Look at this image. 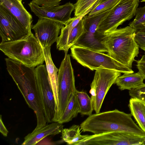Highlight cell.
I'll return each instance as SVG.
<instances>
[{"label": "cell", "instance_id": "obj_27", "mask_svg": "<svg viewBox=\"0 0 145 145\" xmlns=\"http://www.w3.org/2000/svg\"><path fill=\"white\" fill-rule=\"evenodd\" d=\"M129 93L132 97L145 101V84L129 90Z\"/></svg>", "mask_w": 145, "mask_h": 145}, {"label": "cell", "instance_id": "obj_11", "mask_svg": "<svg viewBox=\"0 0 145 145\" xmlns=\"http://www.w3.org/2000/svg\"><path fill=\"white\" fill-rule=\"evenodd\" d=\"M31 32L6 8L0 5V35L2 42L18 40Z\"/></svg>", "mask_w": 145, "mask_h": 145}, {"label": "cell", "instance_id": "obj_5", "mask_svg": "<svg viewBox=\"0 0 145 145\" xmlns=\"http://www.w3.org/2000/svg\"><path fill=\"white\" fill-rule=\"evenodd\" d=\"M71 50L73 59L91 70L105 69L123 73L134 72L131 68L118 61L108 54L75 45L71 47Z\"/></svg>", "mask_w": 145, "mask_h": 145}, {"label": "cell", "instance_id": "obj_17", "mask_svg": "<svg viewBox=\"0 0 145 145\" xmlns=\"http://www.w3.org/2000/svg\"><path fill=\"white\" fill-rule=\"evenodd\" d=\"M143 77L138 72L124 73L119 76L115 84L121 90H131L143 85Z\"/></svg>", "mask_w": 145, "mask_h": 145}, {"label": "cell", "instance_id": "obj_4", "mask_svg": "<svg viewBox=\"0 0 145 145\" xmlns=\"http://www.w3.org/2000/svg\"><path fill=\"white\" fill-rule=\"evenodd\" d=\"M0 50L8 57L29 67H35L45 61L43 48L32 32L16 40L1 42Z\"/></svg>", "mask_w": 145, "mask_h": 145}, {"label": "cell", "instance_id": "obj_25", "mask_svg": "<svg viewBox=\"0 0 145 145\" xmlns=\"http://www.w3.org/2000/svg\"><path fill=\"white\" fill-rule=\"evenodd\" d=\"M98 0H77L74 4V16H80L86 12Z\"/></svg>", "mask_w": 145, "mask_h": 145}, {"label": "cell", "instance_id": "obj_14", "mask_svg": "<svg viewBox=\"0 0 145 145\" xmlns=\"http://www.w3.org/2000/svg\"><path fill=\"white\" fill-rule=\"evenodd\" d=\"M22 0H0V5L6 8L27 29L31 31L32 16L24 7Z\"/></svg>", "mask_w": 145, "mask_h": 145}, {"label": "cell", "instance_id": "obj_30", "mask_svg": "<svg viewBox=\"0 0 145 145\" xmlns=\"http://www.w3.org/2000/svg\"><path fill=\"white\" fill-rule=\"evenodd\" d=\"M0 132L5 137L7 136L8 131L4 124L2 118V115L0 117Z\"/></svg>", "mask_w": 145, "mask_h": 145}, {"label": "cell", "instance_id": "obj_16", "mask_svg": "<svg viewBox=\"0 0 145 145\" xmlns=\"http://www.w3.org/2000/svg\"><path fill=\"white\" fill-rule=\"evenodd\" d=\"M63 125L58 122H54L37 129H35L24 138L22 145H35L45 137L56 135L61 132Z\"/></svg>", "mask_w": 145, "mask_h": 145}, {"label": "cell", "instance_id": "obj_7", "mask_svg": "<svg viewBox=\"0 0 145 145\" xmlns=\"http://www.w3.org/2000/svg\"><path fill=\"white\" fill-rule=\"evenodd\" d=\"M76 90L70 56L65 54L58 72V98L59 111L57 120L61 119L73 95Z\"/></svg>", "mask_w": 145, "mask_h": 145}, {"label": "cell", "instance_id": "obj_6", "mask_svg": "<svg viewBox=\"0 0 145 145\" xmlns=\"http://www.w3.org/2000/svg\"><path fill=\"white\" fill-rule=\"evenodd\" d=\"M139 3V0H120L100 22L97 29V34L103 37L132 19L135 15Z\"/></svg>", "mask_w": 145, "mask_h": 145}, {"label": "cell", "instance_id": "obj_18", "mask_svg": "<svg viewBox=\"0 0 145 145\" xmlns=\"http://www.w3.org/2000/svg\"><path fill=\"white\" fill-rule=\"evenodd\" d=\"M129 107L139 127L145 133V101L132 97L129 100Z\"/></svg>", "mask_w": 145, "mask_h": 145}, {"label": "cell", "instance_id": "obj_8", "mask_svg": "<svg viewBox=\"0 0 145 145\" xmlns=\"http://www.w3.org/2000/svg\"><path fill=\"white\" fill-rule=\"evenodd\" d=\"M121 72L111 69H100L96 70L89 92L96 113L100 112L105 97Z\"/></svg>", "mask_w": 145, "mask_h": 145}, {"label": "cell", "instance_id": "obj_29", "mask_svg": "<svg viewBox=\"0 0 145 145\" xmlns=\"http://www.w3.org/2000/svg\"><path fill=\"white\" fill-rule=\"evenodd\" d=\"M136 61V66L138 70L137 72L145 80V52L141 59Z\"/></svg>", "mask_w": 145, "mask_h": 145}, {"label": "cell", "instance_id": "obj_31", "mask_svg": "<svg viewBox=\"0 0 145 145\" xmlns=\"http://www.w3.org/2000/svg\"><path fill=\"white\" fill-rule=\"evenodd\" d=\"M141 2H145V0H142L141 1Z\"/></svg>", "mask_w": 145, "mask_h": 145}, {"label": "cell", "instance_id": "obj_13", "mask_svg": "<svg viewBox=\"0 0 145 145\" xmlns=\"http://www.w3.org/2000/svg\"><path fill=\"white\" fill-rule=\"evenodd\" d=\"M64 25L51 19L42 18L38 20L37 22L32 26L36 37L41 46L44 48L51 46L56 42L58 35Z\"/></svg>", "mask_w": 145, "mask_h": 145}, {"label": "cell", "instance_id": "obj_26", "mask_svg": "<svg viewBox=\"0 0 145 145\" xmlns=\"http://www.w3.org/2000/svg\"><path fill=\"white\" fill-rule=\"evenodd\" d=\"M134 38L139 48L145 51V25L136 31Z\"/></svg>", "mask_w": 145, "mask_h": 145}, {"label": "cell", "instance_id": "obj_10", "mask_svg": "<svg viewBox=\"0 0 145 145\" xmlns=\"http://www.w3.org/2000/svg\"><path fill=\"white\" fill-rule=\"evenodd\" d=\"M35 71L38 92L46 120L48 123L54 122L55 102L46 65L38 66Z\"/></svg>", "mask_w": 145, "mask_h": 145}, {"label": "cell", "instance_id": "obj_12", "mask_svg": "<svg viewBox=\"0 0 145 145\" xmlns=\"http://www.w3.org/2000/svg\"><path fill=\"white\" fill-rule=\"evenodd\" d=\"M28 5L31 11L39 18L51 19L65 25L71 20V13L75 9L74 4L70 2L61 5L46 7L40 6L31 1Z\"/></svg>", "mask_w": 145, "mask_h": 145}, {"label": "cell", "instance_id": "obj_28", "mask_svg": "<svg viewBox=\"0 0 145 145\" xmlns=\"http://www.w3.org/2000/svg\"><path fill=\"white\" fill-rule=\"evenodd\" d=\"M62 0H32V1L40 6L50 7L59 5Z\"/></svg>", "mask_w": 145, "mask_h": 145}, {"label": "cell", "instance_id": "obj_21", "mask_svg": "<svg viewBox=\"0 0 145 145\" xmlns=\"http://www.w3.org/2000/svg\"><path fill=\"white\" fill-rule=\"evenodd\" d=\"M84 31V26L82 19L70 33L59 50H63L65 54H67L69 49L75 44Z\"/></svg>", "mask_w": 145, "mask_h": 145}, {"label": "cell", "instance_id": "obj_1", "mask_svg": "<svg viewBox=\"0 0 145 145\" xmlns=\"http://www.w3.org/2000/svg\"><path fill=\"white\" fill-rule=\"evenodd\" d=\"M8 72L17 85L29 107L35 112V129L46 124L38 92L34 67H29L9 58L5 59Z\"/></svg>", "mask_w": 145, "mask_h": 145}, {"label": "cell", "instance_id": "obj_3", "mask_svg": "<svg viewBox=\"0 0 145 145\" xmlns=\"http://www.w3.org/2000/svg\"><path fill=\"white\" fill-rule=\"evenodd\" d=\"M135 32L136 30L129 25L117 29L105 35L101 41L108 50V55L131 68L139 53V48L134 38Z\"/></svg>", "mask_w": 145, "mask_h": 145}, {"label": "cell", "instance_id": "obj_15", "mask_svg": "<svg viewBox=\"0 0 145 145\" xmlns=\"http://www.w3.org/2000/svg\"><path fill=\"white\" fill-rule=\"evenodd\" d=\"M50 46L43 48L45 61L49 82L52 89L55 102V118H57L59 111L58 98V72L59 69L55 66L52 60Z\"/></svg>", "mask_w": 145, "mask_h": 145}, {"label": "cell", "instance_id": "obj_24", "mask_svg": "<svg viewBox=\"0 0 145 145\" xmlns=\"http://www.w3.org/2000/svg\"><path fill=\"white\" fill-rule=\"evenodd\" d=\"M134 20L129 24L136 31L145 25V6L138 8Z\"/></svg>", "mask_w": 145, "mask_h": 145}, {"label": "cell", "instance_id": "obj_20", "mask_svg": "<svg viewBox=\"0 0 145 145\" xmlns=\"http://www.w3.org/2000/svg\"><path fill=\"white\" fill-rule=\"evenodd\" d=\"M79 112V106L75 93L72 97L58 122L63 124L68 122L77 117Z\"/></svg>", "mask_w": 145, "mask_h": 145}, {"label": "cell", "instance_id": "obj_9", "mask_svg": "<svg viewBox=\"0 0 145 145\" xmlns=\"http://www.w3.org/2000/svg\"><path fill=\"white\" fill-rule=\"evenodd\" d=\"M110 10L92 16H85L82 18L84 31L74 45L99 52H108L107 48L102 43V38L97 34V29L100 22L107 15Z\"/></svg>", "mask_w": 145, "mask_h": 145}, {"label": "cell", "instance_id": "obj_22", "mask_svg": "<svg viewBox=\"0 0 145 145\" xmlns=\"http://www.w3.org/2000/svg\"><path fill=\"white\" fill-rule=\"evenodd\" d=\"M81 115L89 116L93 110L91 97L85 92L76 90L75 92Z\"/></svg>", "mask_w": 145, "mask_h": 145}, {"label": "cell", "instance_id": "obj_2", "mask_svg": "<svg viewBox=\"0 0 145 145\" xmlns=\"http://www.w3.org/2000/svg\"><path fill=\"white\" fill-rule=\"evenodd\" d=\"M131 114L117 109L92 114L80 125L82 131L98 134L110 132L128 133L145 137V133L134 122Z\"/></svg>", "mask_w": 145, "mask_h": 145}, {"label": "cell", "instance_id": "obj_23", "mask_svg": "<svg viewBox=\"0 0 145 145\" xmlns=\"http://www.w3.org/2000/svg\"><path fill=\"white\" fill-rule=\"evenodd\" d=\"M120 0H99L97 4L89 13V16H93L114 7Z\"/></svg>", "mask_w": 145, "mask_h": 145}, {"label": "cell", "instance_id": "obj_19", "mask_svg": "<svg viewBox=\"0 0 145 145\" xmlns=\"http://www.w3.org/2000/svg\"><path fill=\"white\" fill-rule=\"evenodd\" d=\"M81 130L80 126L76 125L69 128L63 129L61 132L62 139L68 145H75L87 136L88 135H81Z\"/></svg>", "mask_w": 145, "mask_h": 145}]
</instances>
